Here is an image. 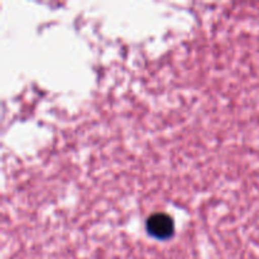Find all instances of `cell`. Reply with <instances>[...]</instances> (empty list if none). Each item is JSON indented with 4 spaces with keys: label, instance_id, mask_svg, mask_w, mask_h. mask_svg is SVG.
I'll return each mask as SVG.
<instances>
[{
    "label": "cell",
    "instance_id": "cell-1",
    "mask_svg": "<svg viewBox=\"0 0 259 259\" xmlns=\"http://www.w3.org/2000/svg\"><path fill=\"white\" fill-rule=\"evenodd\" d=\"M146 229L151 237L158 240H166L174 235L175 224L172 218L164 212H156L148 218Z\"/></svg>",
    "mask_w": 259,
    "mask_h": 259
}]
</instances>
